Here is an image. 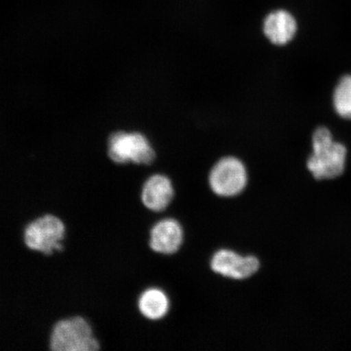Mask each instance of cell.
I'll use <instances>...</instances> for the list:
<instances>
[{
    "label": "cell",
    "instance_id": "1",
    "mask_svg": "<svg viewBox=\"0 0 351 351\" xmlns=\"http://www.w3.org/2000/svg\"><path fill=\"white\" fill-rule=\"evenodd\" d=\"M49 350L53 351H99L102 345L93 324L82 315L60 318L52 326Z\"/></svg>",
    "mask_w": 351,
    "mask_h": 351
},
{
    "label": "cell",
    "instance_id": "2",
    "mask_svg": "<svg viewBox=\"0 0 351 351\" xmlns=\"http://www.w3.org/2000/svg\"><path fill=\"white\" fill-rule=\"evenodd\" d=\"M68 229L64 219L54 213H44L26 223L22 232L29 251L49 257L63 252Z\"/></svg>",
    "mask_w": 351,
    "mask_h": 351
},
{
    "label": "cell",
    "instance_id": "3",
    "mask_svg": "<svg viewBox=\"0 0 351 351\" xmlns=\"http://www.w3.org/2000/svg\"><path fill=\"white\" fill-rule=\"evenodd\" d=\"M313 148L306 167L315 180L335 179L343 173L346 148L333 140L330 131L326 127H319L314 132Z\"/></svg>",
    "mask_w": 351,
    "mask_h": 351
},
{
    "label": "cell",
    "instance_id": "4",
    "mask_svg": "<svg viewBox=\"0 0 351 351\" xmlns=\"http://www.w3.org/2000/svg\"><path fill=\"white\" fill-rule=\"evenodd\" d=\"M108 153L110 159L117 165H150L156 159L155 149L139 132L120 131L112 134Z\"/></svg>",
    "mask_w": 351,
    "mask_h": 351
},
{
    "label": "cell",
    "instance_id": "5",
    "mask_svg": "<svg viewBox=\"0 0 351 351\" xmlns=\"http://www.w3.org/2000/svg\"><path fill=\"white\" fill-rule=\"evenodd\" d=\"M208 182L214 194L225 197H234L240 195L247 186V169L238 157L225 156L210 169Z\"/></svg>",
    "mask_w": 351,
    "mask_h": 351
},
{
    "label": "cell",
    "instance_id": "6",
    "mask_svg": "<svg viewBox=\"0 0 351 351\" xmlns=\"http://www.w3.org/2000/svg\"><path fill=\"white\" fill-rule=\"evenodd\" d=\"M210 265L214 273L225 278L244 280L256 274L261 263L253 256H241L230 250L222 249L213 254Z\"/></svg>",
    "mask_w": 351,
    "mask_h": 351
},
{
    "label": "cell",
    "instance_id": "7",
    "mask_svg": "<svg viewBox=\"0 0 351 351\" xmlns=\"http://www.w3.org/2000/svg\"><path fill=\"white\" fill-rule=\"evenodd\" d=\"M184 240L181 223L174 219H161L152 228L149 245L153 252L173 254L179 251Z\"/></svg>",
    "mask_w": 351,
    "mask_h": 351
},
{
    "label": "cell",
    "instance_id": "8",
    "mask_svg": "<svg viewBox=\"0 0 351 351\" xmlns=\"http://www.w3.org/2000/svg\"><path fill=\"white\" fill-rule=\"evenodd\" d=\"M174 195L170 178L164 174H154L144 182L140 197L145 208L160 213L169 207Z\"/></svg>",
    "mask_w": 351,
    "mask_h": 351
},
{
    "label": "cell",
    "instance_id": "9",
    "mask_svg": "<svg viewBox=\"0 0 351 351\" xmlns=\"http://www.w3.org/2000/svg\"><path fill=\"white\" fill-rule=\"evenodd\" d=\"M297 21L285 10L271 12L263 24V32L269 41L275 46H285L293 40L297 33Z\"/></svg>",
    "mask_w": 351,
    "mask_h": 351
},
{
    "label": "cell",
    "instance_id": "10",
    "mask_svg": "<svg viewBox=\"0 0 351 351\" xmlns=\"http://www.w3.org/2000/svg\"><path fill=\"white\" fill-rule=\"evenodd\" d=\"M170 302L159 288H149L138 297V309L143 317L150 320L163 319L169 313Z\"/></svg>",
    "mask_w": 351,
    "mask_h": 351
},
{
    "label": "cell",
    "instance_id": "11",
    "mask_svg": "<svg viewBox=\"0 0 351 351\" xmlns=\"http://www.w3.org/2000/svg\"><path fill=\"white\" fill-rule=\"evenodd\" d=\"M333 107L339 115L351 119V75L340 79L333 92Z\"/></svg>",
    "mask_w": 351,
    "mask_h": 351
}]
</instances>
